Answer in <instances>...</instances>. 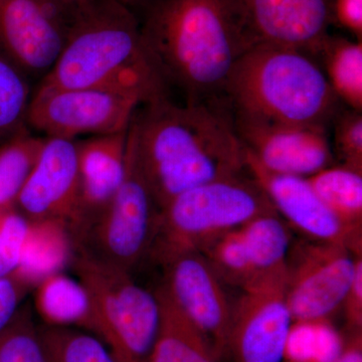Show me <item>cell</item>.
<instances>
[{
    "mask_svg": "<svg viewBox=\"0 0 362 362\" xmlns=\"http://www.w3.org/2000/svg\"><path fill=\"white\" fill-rule=\"evenodd\" d=\"M142 106L129 133L159 209L190 188L247 170L228 104H176L162 97Z\"/></svg>",
    "mask_w": 362,
    "mask_h": 362,
    "instance_id": "1",
    "label": "cell"
},
{
    "mask_svg": "<svg viewBox=\"0 0 362 362\" xmlns=\"http://www.w3.org/2000/svg\"><path fill=\"white\" fill-rule=\"evenodd\" d=\"M168 90L185 103H225L233 66L252 47L238 0H145L135 9Z\"/></svg>",
    "mask_w": 362,
    "mask_h": 362,
    "instance_id": "2",
    "label": "cell"
},
{
    "mask_svg": "<svg viewBox=\"0 0 362 362\" xmlns=\"http://www.w3.org/2000/svg\"><path fill=\"white\" fill-rule=\"evenodd\" d=\"M40 85L111 90L142 105L168 97L137 14L115 0H94L70 21L63 51Z\"/></svg>",
    "mask_w": 362,
    "mask_h": 362,
    "instance_id": "3",
    "label": "cell"
},
{
    "mask_svg": "<svg viewBox=\"0 0 362 362\" xmlns=\"http://www.w3.org/2000/svg\"><path fill=\"white\" fill-rule=\"evenodd\" d=\"M225 98L235 120L324 127L340 102L311 54L265 44L238 59Z\"/></svg>",
    "mask_w": 362,
    "mask_h": 362,
    "instance_id": "4",
    "label": "cell"
},
{
    "mask_svg": "<svg viewBox=\"0 0 362 362\" xmlns=\"http://www.w3.org/2000/svg\"><path fill=\"white\" fill-rule=\"evenodd\" d=\"M272 211L275 209L252 176L235 175L190 188L159 209L149 257L162 265L178 255L202 252L225 233Z\"/></svg>",
    "mask_w": 362,
    "mask_h": 362,
    "instance_id": "5",
    "label": "cell"
},
{
    "mask_svg": "<svg viewBox=\"0 0 362 362\" xmlns=\"http://www.w3.org/2000/svg\"><path fill=\"white\" fill-rule=\"evenodd\" d=\"M70 265L92 301L95 332L118 362H147L160 307L156 291L138 284L132 273L74 246Z\"/></svg>",
    "mask_w": 362,
    "mask_h": 362,
    "instance_id": "6",
    "label": "cell"
},
{
    "mask_svg": "<svg viewBox=\"0 0 362 362\" xmlns=\"http://www.w3.org/2000/svg\"><path fill=\"white\" fill-rule=\"evenodd\" d=\"M159 209L145 180L128 129L125 177L108 207L71 237L74 246L130 272L149 257Z\"/></svg>",
    "mask_w": 362,
    "mask_h": 362,
    "instance_id": "7",
    "label": "cell"
},
{
    "mask_svg": "<svg viewBox=\"0 0 362 362\" xmlns=\"http://www.w3.org/2000/svg\"><path fill=\"white\" fill-rule=\"evenodd\" d=\"M142 102L111 90L39 85L32 95L26 124L45 138L73 140L129 129Z\"/></svg>",
    "mask_w": 362,
    "mask_h": 362,
    "instance_id": "8",
    "label": "cell"
},
{
    "mask_svg": "<svg viewBox=\"0 0 362 362\" xmlns=\"http://www.w3.org/2000/svg\"><path fill=\"white\" fill-rule=\"evenodd\" d=\"M361 257L342 244L300 243L290 247L285 293L294 323L322 322L342 306Z\"/></svg>",
    "mask_w": 362,
    "mask_h": 362,
    "instance_id": "9",
    "label": "cell"
},
{
    "mask_svg": "<svg viewBox=\"0 0 362 362\" xmlns=\"http://www.w3.org/2000/svg\"><path fill=\"white\" fill-rule=\"evenodd\" d=\"M242 290L233 304L228 352L235 362H283L294 324L286 300L285 269Z\"/></svg>",
    "mask_w": 362,
    "mask_h": 362,
    "instance_id": "10",
    "label": "cell"
},
{
    "mask_svg": "<svg viewBox=\"0 0 362 362\" xmlns=\"http://www.w3.org/2000/svg\"><path fill=\"white\" fill-rule=\"evenodd\" d=\"M68 21L45 0H0V54L42 80L65 45Z\"/></svg>",
    "mask_w": 362,
    "mask_h": 362,
    "instance_id": "11",
    "label": "cell"
},
{
    "mask_svg": "<svg viewBox=\"0 0 362 362\" xmlns=\"http://www.w3.org/2000/svg\"><path fill=\"white\" fill-rule=\"evenodd\" d=\"M162 287L176 306L204 333L220 357L228 352L233 304L202 252L178 255L162 264Z\"/></svg>",
    "mask_w": 362,
    "mask_h": 362,
    "instance_id": "12",
    "label": "cell"
},
{
    "mask_svg": "<svg viewBox=\"0 0 362 362\" xmlns=\"http://www.w3.org/2000/svg\"><path fill=\"white\" fill-rule=\"evenodd\" d=\"M233 124L247 151L272 173L308 178L332 163V150L324 126L235 119Z\"/></svg>",
    "mask_w": 362,
    "mask_h": 362,
    "instance_id": "13",
    "label": "cell"
},
{
    "mask_svg": "<svg viewBox=\"0 0 362 362\" xmlns=\"http://www.w3.org/2000/svg\"><path fill=\"white\" fill-rule=\"evenodd\" d=\"M250 42L314 54L328 37L334 0H238Z\"/></svg>",
    "mask_w": 362,
    "mask_h": 362,
    "instance_id": "14",
    "label": "cell"
},
{
    "mask_svg": "<svg viewBox=\"0 0 362 362\" xmlns=\"http://www.w3.org/2000/svg\"><path fill=\"white\" fill-rule=\"evenodd\" d=\"M16 209L30 221H62L70 230L76 226L80 213L76 141L47 138L39 161L18 197Z\"/></svg>",
    "mask_w": 362,
    "mask_h": 362,
    "instance_id": "15",
    "label": "cell"
},
{
    "mask_svg": "<svg viewBox=\"0 0 362 362\" xmlns=\"http://www.w3.org/2000/svg\"><path fill=\"white\" fill-rule=\"evenodd\" d=\"M246 168L272 206L290 225L316 242L342 244L361 252V233L352 232L326 206L305 177L272 173L246 150Z\"/></svg>",
    "mask_w": 362,
    "mask_h": 362,
    "instance_id": "16",
    "label": "cell"
},
{
    "mask_svg": "<svg viewBox=\"0 0 362 362\" xmlns=\"http://www.w3.org/2000/svg\"><path fill=\"white\" fill-rule=\"evenodd\" d=\"M127 143L128 130L76 141L80 213L71 237L96 220L115 197L125 177Z\"/></svg>",
    "mask_w": 362,
    "mask_h": 362,
    "instance_id": "17",
    "label": "cell"
},
{
    "mask_svg": "<svg viewBox=\"0 0 362 362\" xmlns=\"http://www.w3.org/2000/svg\"><path fill=\"white\" fill-rule=\"evenodd\" d=\"M160 323L147 362H218L209 338L176 306L164 288L156 290Z\"/></svg>",
    "mask_w": 362,
    "mask_h": 362,
    "instance_id": "18",
    "label": "cell"
},
{
    "mask_svg": "<svg viewBox=\"0 0 362 362\" xmlns=\"http://www.w3.org/2000/svg\"><path fill=\"white\" fill-rule=\"evenodd\" d=\"M73 256V239L64 221H30L20 266L13 274L26 290L35 288L44 279L63 272Z\"/></svg>",
    "mask_w": 362,
    "mask_h": 362,
    "instance_id": "19",
    "label": "cell"
},
{
    "mask_svg": "<svg viewBox=\"0 0 362 362\" xmlns=\"http://www.w3.org/2000/svg\"><path fill=\"white\" fill-rule=\"evenodd\" d=\"M35 289V309L44 325L78 328L94 334V308L77 278L59 272L44 279Z\"/></svg>",
    "mask_w": 362,
    "mask_h": 362,
    "instance_id": "20",
    "label": "cell"
},
{
    "mask_svg": "<svg viewBox=\"0 0 362 362\" xmlns=\"http://www.w3.org/2000/svg\"><path fill=\"white\" fill-rule=\"evenodd\" d=\"M45 140L44 136L35 135L26 127L0 144V213L16 209Z\"/></svg>",
    "mask_w": 362,
    "mask_h": 362,
    "instance_id": "21",
    "label": "cell"
},
{
    "mask_svg": "<svg viewBox=\"0 0 362 362\" xmlns=\"http://www.w3.org/2000/svg\"><path fill=\"white\" fill-rule=\"evenodd\" d=\"M307 180L343 225L361 233L362 171L341 164L323 169Z\"/></svg>",
    "mask_w": 362,
    "mask_h": 362,
    "instance_id": "22",
    "label": "cell"
},
{
    "mask_svg": "<svg viewBox=\"0 0 362 362\" xmlns=\"http://www.w3.org/2000/svg\"><path fill=\"white\" fill-rule=\"evenodd\" d=\"M257 277L284 270L291 237L277 211L261 214L239 228Z\"/></svg>",
    "mask_w": 362,
    "mask_h": 362,
    "instance_id": "23",
    "label": "cell"
},
{
    "mask_svg": "<svg viewBox=\"0 0 362 362\" xmlns=\"http://www.w3.org/2000/svg\"><path fill=\"white\" fill-rule=\"evenodd\" d=\"M322 70L339 101L362 111V42L328 35L318 51Z\"/></svg>",
    "mask_w": 362,
    "mask_h": 362,
    "instance_id": "24",
    "label": "cell"
},
{
    "mask_svg": "<svg viewBox=\"0 0 362 362\" xmlns=\"http://www.w3.org/2000/svg\"><path fill=\"white\" fill-rule=\"evenodd\" d=\"M47 362H118L96 335L71 327L39 325Z\"/></svg>",
    "mask_w": 362,
    "mask_h": 362,
    "instance_id": "25",
    "label": "cell"
},
{
    "mask_svg": "<svg viewBox=\"0 0 362 362\" xmlns=\"http://www.w3.org/2000/svg\"><path fill=\"white\" fill-rule=\"evenodd\" d=\"M32 95L28 78L0 54V144L28 127Z\"/></svg>",
    "mask_w": 362,
    "mask_h": 362,
    "instance_id": "26",
    "label": "cell"
},
{
    "mask_svg": "<svg viewBox=\"0 0 362 362\" xmlns=\"http://www.w3.org/2000/svg\"><path fill=\"white\" fill-rule=\"evenodd\" d=\"M202 254L223 284L240 287L256 280V272L239 228L226 233L207 246Z\"/></svg>",
    "mask_w": 362,
    "mask_h": 362,
    "instance_id": "27",
    "label": "cell"
},
{
    "mask_svg": "<svg viewBox=\"0 0 362 362\" xmlns=\"http://www.w3.org/2000/svg\"><path fill=\"white\" fill-rule=\"evenodd\" d=\"M0 362H47L30 303L21 305L0 331Z\"/></svg>",
    "mask_w": 362,
    "mask_h": 362,
    "instance_id": "28",
    "label": "cell"
},
{
    "mask_svg": "<svg viewBox=\"0 0 362 362\" xmlns=\"http://www.w3.org/2000/svg\"><path fill=\"white\" fill-rule=\"evenodd\" d=\"M30 226L16 209L0 213V278H11L18 270Z\"/></svg>",
    "mask_w": 362,
    "mask_h": 362,
    "instance_id": "29",
    "label": "cell"
},
{
    "mask_svg": "<svg viewBox=\"0 0 362 362\" xmlns=\"http://www.w3.org/2000/svg\"><path fill=\"white\" fill-rule=\"evenodd\" d=\"M334 146L343 165L362 171V113L350 109L337 116Z\"/></svg>",
    "mask_w": 362,
    "mask_h": 362,
    "instance_id": "30",
    "label": "cell"
},
{
    "mask_svg": "<svg viewBox=\"0 0 362 362\" xmlns=\"http://www.w3.org/2000/svg\"><path fill=\"white\" fill-rule=\"evenodd\" d=\"M26 292L28 290L13 278H0V331L16 315Z\"/></svg>",
    "mask_w": 362,
    "mask_h": 362,
    "instance_id": "31",
    "label": "cell"
},
{
    "mask_svg": "<svg viewBox=\"0 0 362 362\" xmlns=\"http://www.w3.org/2000/svg\"><path fill=\"white\" fill-rule=\"evenodd\" d=\"M347 323L354 333L361 332L362 328V256L356 264V273L344 302Z\"/></svg>",
    "mask_w": 362,
    "mask_h": 362,
    "instance_id": "32",
    "label": "cell"
},
{
    "mask_svg": "<svg viewBox=\"0 0 362 362\" xmlns=\"http://www.w3.org/2000/svg\"><path fill=\"white\" fill-rule=\"evenodd\" d=\"M333 20L361 40L362 0H334Z\"/></svg>",
    "mask_w": 362,
    "mask_h": 362,
    "instance_id": "33",
    "label": "cell"
},
{
    "mask_svg": "<svg viewBox=\"0 0 362 362\" xmlns=\"http://www.w3.org/2000/svg\"><path fill=\"white\" fill-rule=\"evenodd\" d=\"M63 16L68 23L94 0H45Z\"/></svg>",
    "mask_w": 362,
    "mask_h": 362,
    "instance_id": "34",
    "label": "cell"
},
{
    "mask_svg": "<svg viewBox=\"0 0 362 362\" xmlns=\"http://www.w3.org/2000/svg\"><path fill=\"white\" fill-rule=\"evenodd\" d=\"M330 362H362L361 332L354 333L351 341Z\"/></svg>",
    "mask_w": 362,
    "mask_h": 362,
    "instance_id": "35",
    "label": "cell"
},
{
    "mask_svg": "<svg viewBox=\"0 0 362 362\" xmlns=\"http://www.w3.org/2000/svg\"><path fill=\"white\" fill-rule=\"evenodd\" d=\"M115 1L120 2V4H124V6L130 7L133 11H135L137 7L141 6L145 0H115Z\"/></svg>",
    "mask_w": 362,
    "mask_h": 362,
    "instance_id": "36",
    "label": "cell"
}]
</instances>
